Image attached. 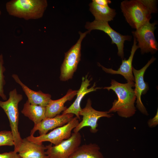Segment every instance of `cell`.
I'll list each match as a JSON object with an SVG mask.
<instances>
[{"instance_id":"4316f807","label":"cell","mask_w":158,"mask_h":158,"mask_svg":"<svg viewBox=\"0 0 158 158\" xmlns=\"http://www.w3.org/2000/svg\"><path fill=\"white\" fill-rule=\"evenodd\" d=\"M1 10L0 9V17L1 16Z\"/></svg>"},{"instance_id":"ffe728a7","label":"cell","mask_w":158,"mask_h":158,"mask_svg":"<svg viewBox=\"0 0 158 158\" xmlns=\"http://www.w3.org/2000/svg\"><path fill=\"white\" fill-rule=\"evenodd\" d=\"M90 11L95 18V20L108 22L114 19L116 13L114 9L108 6L99 5L92 1L89 4Z\"/></svg>"},{"instance_id":"5b68a950","label":"cell","mask_w":158,"mask_h":158,"mask_svg":"<svg viewBox=\"0 0 158 158\" xmlns=\"http://www.w3.org/2000/svg\"><path fill=\"white\" fill-rule=\"evenodd\" d=\"M79 38L76 43L65 53V57L60 68V80L65 81L71 79L77 69L80 60L81 43L83 39L89 33L79 32Z\"/></svg>"},{"instance_id":"6da1fadb","label":"cell","mask_w":158,"mask_h":158,"mask_svg":"<svg viewBox=\"0 0 158 158\" xmlns=\"http://www.w3.org/2000/svg\"><path fill=\"white\" fill-rule=\"evenodd\" d=\"M111 84L110 86L105 87L104 89L109 91L113 90L118 99L114 100L108 113L116 112L119 116L126 118L133 116L136 111L135 106L136 98L132 88L134 87V82L121 83L112 79Z\"/></svg>"},{"instance_id":"8992f818","label":"cell","mask_w":158,"mask_h":158,"mask_svg":"<svg viewBox=\"0 0 158 158\" xmlns=\"http://www.w3.org/2000/svg\"><path fill=\"white\" fill-rule=\"evenodd\" d=\"M156 24L155 22H148L132 32L142 54L149 52L153 54L158 50V44L154 33Z\"/></svg>"},{"instance_id":"484cf974","label":"cell","mask_w":158,"mask_h":158,"mask_svg":"<svg viewBox=\"0 0 158 158\" xmlns=\"http://www.w3.org/2000/svg\"><path fill=\"white\" fill-rule=\"evenodd\" d=\"M20 158H32L29 157H20ZM44 158H48V157L47 156V157Z\"/></svg>"},{"instance_id":"30bf717a","label":"cell","mask_w":158,"mask_h":158,"mask_svg":"<svg viewBox=\"0 0 158 158\" xmlns=\"http://www.w3.org/2000/svg\"><path fill=\"white\" fill-rule=\"evenodd\" d=\"M85 28L89 33L93 30L102 31L110 37L111 43L115 44L118 48V55L123 59L124 56V44L126 40L130 41L132 36L124 35L115 31L109 25L108 22L99 21L94 20L92 22H87L86 23Z\"/></svg>"},{"instance_id":"d6986e66","label":"cell","mask_w":158,"mask_h":158,"mask_svg":"<svg viewBox=\"0 0 158 158\" xmlns=\"http://www.w3.org/2000/svg\"><path fill=\"white\" fill-rule=\"evenodd\" d=\"M68 158H104L99 146L95 143L80 145Z\"/></svg>"},{"instance_id":"d4e9b609","label":"cell","mask_w":158,"mask_h":158,"mask_svg":"<svg viewBox=\"0 0 158 158\" xmlns=\"http://www.w3.org/2000/svg\"><path fill=\"white\" fill-rule=\"evenodd\" d=\"M92 2L99 5L104 6H108V4L111 3V1L109 0H93Z\"/></svg>"},{"instance_id":"52a82bcc","label":"cell","mask_w":158,"mask_h":158,"mask_svg":"<svg viewBox=\"0 0 158 158\" xmlns=\"http://www.w3.org/2000/svg\"><path fill=\"white\" fill-rule=\"evenodd\" d=\"M79 122V119L75 116L68 123L53 129L48 133L37 137L30 135L26 138L35 143L48 141L56 145L71 136L72 130L77 126Z\"/></svg>"},{"instance_id":"e0dca14e","label":"cell","mask_w":158,"mask_h":158,"mask_svg":"<svg viewBox=\"0 0 158 158\" xmlns=\"http://www.w3.org/2000/svg\"><path fill=\"white\" fill-rule=\"evenodd\" d=\"M78 90L70 89L66 94L61 98L55 100L51 99L46 107V117L52 118L60 114L67 108L64 104L68 101H71L77 94Z\"/></svg>"},{"instance_id":"5bb4252c","label":"cell","mask_w":158,"mask_h":158,"mask_svg":"<svg viewBox=\"0 0 158 158\" xmlns=\"http://www.w3.org/2000/svg\"><path fill=\"white\" fill-rule=\"evenodd\" d=\"M87 77V75L85 77H83L81 85L79 89L78 90L76 99L69 107L63 112L62 114H72L75 115L79 120L80 119L79 113L82 109L80 104L83 98L86 94L101 88L99 87H95V83L91 87L88 88L91 80H89Z\"/></svg>"},{"instance_id":"7a4b0ae2","label":"cell","mask_w":158,"mask_h":158,"mask_svg":"<svg viewBox=\"0 0 158 158\" xmlns=\"http://www.w3.org/2000/svg\"><path fill=\"white\" fill-rule=\"evenodd\" d=\"M157 2L155 0H126L121 3V8L127 22L137 29L150 21L152 14L157 12Z\"/></svg>"},{"instance_id":"44dd1931","label":"cell","mask_w":158,"mask_h":158,"mask_svg":"<svg viewBox=\"0 0 158 158\" xmlns=\"http://www.w3.org/2000/svg\"><path fill=\"white\" fill-rule=\"evenodd\" d=\"M4 63L3 56L2 54H0V97L5 101L7 100V97L4 89L6 84L4 75L6 68L4 66Z\"/></svg>"},{"instance_id":"4fadbf2b","label":"cell","mask_w":158,"mask_h":158,"mask_svg":"<svg viewBox=\"0 0 158 158\" xmlns=\"http://www.w3.org/2000/svg\"><path fill=\"white\" fill-rule=\"evenodd\" d=\"M137 42L134 37L133 43L132 46L130 55L128 59L122 60V63L117 70H114L112 68H106L99 63L98 65L101 67L105 72L112 74H120L124 77L127 82L134 81L135 79L132 71V63L135 53L138 47L137 45Z\"/></svg>"},{"instance_id":"603a6c76","label":"cell","mask_w":158,"mask_h":158,"mask_svg":"<svg viewBox=\"0 0 158 158\" xmlns=\"http://www.w3.org/2000/svg\"><path fill=\"white\" fill-rule=\"evenodd\" d=\"M0 158H20L18 153L14 151L0 153Z\"/></svg>"},{"instance_id":"8fae6325","label":"cell","mask_w":158,"mask_h":158,"mask_svg":"<svg viewBox=\"0 0 158 158\" xmlns=\"http://www.w3.org/2000/svg\"><path fill=\"white\" fill-rule=\"evenodd\" d=\"M155 59V58L152 57L147 63L140 70H137L132 67L135 82L134 91L137 99L136 107L142 113L146 116H148L149 114L141 99L142 95L145 94L149 89L147 84L144 81V75L147 68Z\"/></svg>"},{"instance_id":"3957f363","label":"cell","mask_w":158,"mask_h":158,"mask_svg":"<svg viewBox=\"0 0 158 158\" xmlns=\"http://www.w3.org/2000/svg\"><path fill=\"white\" fill-rule=\"evenodd\" d=\"M46 0H12L6 4L10 16L25 20L41 18L47 6Z\"/></svg>"},{"instance_id":"2e32d148","label":"cell","mask_w":158,"mask_h":158,"mask_svg":"<svg viewBox=\"0 0 158 158\" xmlns=\"http://www.w3.org/2000/svg\"><path fill=\"white\" fill-rule=\"evenodd\" d=\"M46 149L42 143H35L24 138L22 140L18 153L20 157L44 158L47 156Z\"/></svg>"},{"instance_id":"7402d4cb","label":"cell","mask_w":158,"mask_h":158,"mask_svg":"<svg viewBox=\"0 0 158 158\" xmlns=\"http://www.w3.org/2000/svg\"><path fill=\"white\" fill-rule=\"evenodd\" d=\"M14 145V139L11 131H0V147L3 146H12Z\"/></svg>"},{"instance_id":"9a60e30c","label":"cell","mask_w":158,"mask_h":158,"mask_svg":"<svg viewBox=\"0 0 158 158\" xmlns=\"http://www.w3.org/2000/svg\"><path fill=\"white\" fill-rule=\"evenodd\" d=\"M12 76L21 87L28 97V100L30 104L45 107L47 106L51 99L50 94L44 93L41 90L35 91L31 90L21 81L16 74H12Z\"/></svg>"},{"instance_id":"277c9868","label":"cell","mask_w":158,"mask_h":158,"mask_svg":"<svg viewBox=\"0 0 158 158\" xmlns=\"http://www.w3.org/2000/svg\"><path fill=\"white\" fill-rule=\"evenodd\" d=\"M9 98L5 101L0 100V107L6 114L14 142V151L18 153L21 143V138L18 129L19 113L18 105L23 99V95L18 93L16 88L10 91Z\"/></svg>"},{"instance_id":"ac0fdd59","label":"cell","mask_w":158,"mask_h":158,"mask_svg":"<svg viewBox=\"0 0 158 158\" xmlns=\"http://www.w3.org/2000/svg\"><path fill=\"white\" fill-rule=\"evenodd\" d=\"M21 112L32 121L34 125L46 117V107L31 104L28 100L24 104Z\"/></svg>"},{"instance_id":"cb8c5ba5","label":"cell","mask_w":158,"mask_h":158,"mask_svg":"<svg viewBox=\"0 0 158 158\" xmlns=\"http://www.w3.org/2000/svg\"><path fill=\"white\" fill-rule=\"evenodd\" d=\"M147 125L151 128H154L158 124V109H157L155 116L152 118L149 119L148 121Z\"/></svg>"},{"instance_id":"9c48e42d","label":"cell","mask_w":158,"mask_h":158,"mask_svg":"<svg viewBox=\"0 0 158 158\" xmlns=\"http://www.w3.org/2000/svg\"><path fill=\"white\" fill-rule=\"evenodd\" d=\"M79 114L80 116H83L82 120L73 129L74 133L79 132L84 127H90V132L93 133H96L98 131L97 128L98 120L103 117L110 118L113 115L109 113L108 111H98L93 108L90 99H87L85 106L81 109Z\"/></svg>"},{"instance_id":"ba28073f","label":"cell","mask_w":158,"mask_h":158,"mask_svg":"<svg viewBox=\"0 0 158 158\" xmlns=\"http://www.w3.org/2000/svg\"><path fill=\"white\" fill-rule=\"evenodd\" d=\"M82 138L80 133H72L68 139L56 145L51 143L46 146V154L48 158H68L80 145Z\"/></svg>"},{"instance_id":"7c38bea8","label":"cell","mask_w":158,"mask_h":158,"mask_svg":"<svg viewBox=\"0 0 158 158\" xmlns=\"http://www.w3.org/2000/svg\"><path fill=\"white\" fill-rule=\"evenodd\" d=\"M72 114H62L52 118L46 117L38 123L34 125L30 132L33 135L38 131L40 135L45 134L50 130L62 126L70 122L74 117Z\"/></svg>"}]
</instances>
